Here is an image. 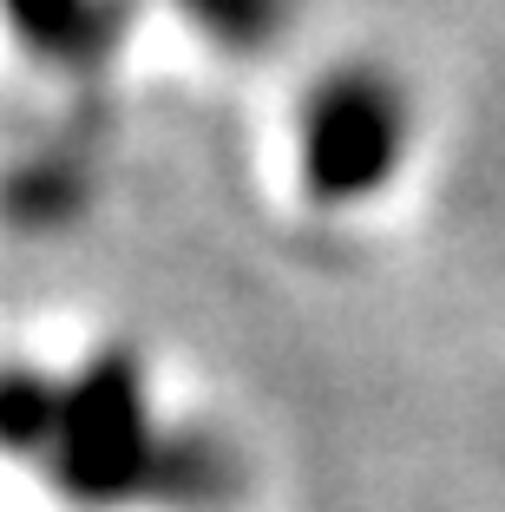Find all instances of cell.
<instances>
[{
  "label": "cell",
  "mask_w": 505,
  "mask_h": 512,
  "mask_svg": "<svg viewBox=\"0 0 505 512\" xmlns=\"http://www.w3.org/2000/svg\"><path fill=\"white\" fill-rule=\"evenodd\" d=\"M0 20L46 66H92L112 46V7L105 0H0Z\"/></svg>",
  "instance_id": "cell-3"
},
{
  "label": "cell",
  "mask_w": 505,
  "mask_h": 512,
  "mask_svg": "<svg viewBox=\"0 0 505 512\" xmlns=\"http://www.w3.org/2000/svg\"><path fill=\"white\" fill-rule=\"evenodd\" d=\"M178 14L230 60H256L296 27V0H178Z\"/></svg>",
  "instance_id": "cell-4"
},
{
  "label": "cell",
  "mask_w": 505,
  "mask_h": 512,
  "mask_svg": "<svg viewBox=\"0 0 505 512\" xmlns=\"http://www.w3.org/2000/svg\"><path fill=\"white\" fill-rule=\"evenodd\" d=\"M0 453L92 512H230L243 493L237 447L158 421L132 348H99L73 375L0 362Z\"/></svg>",
  "instance_id": "cell-1"
},
{
  "label": "cell",
  "mask_w": 505,
  "mask_h": 512,
  "mask_svg": "<svg viewBox=\"0 0 505 512\" xmlns=\"http://www.w3.org/2000/svg\"><path fill=\"white\" fill-rule=\"evenodd\" d=\"M414 145V106L394 73L381 66H335L302 99V191L322 211H355L401 178Z\"/></svg>",
  "instance_id": "cell-2"
}]
</instances>
